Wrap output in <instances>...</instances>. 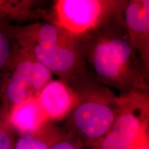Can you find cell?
<instances>
[{"instance_id":"6da1fadb","label":"cell","mask_w":149,"mask_h":149,"mask_svg":"<svg viewBox=\"0 0 149 149\" xmlns=\"http://www.w3.org/2000/svg\"><path fill=\"white\" fill-rule=\"evenodd\" d=\"M112 19L95 32L84 37L81 53L97 78L104 84L119 89L124 95L133 91L146 92V72L139 62L125 29L120 32L113 29Z\"/></svg>"},{"instance_id":"7a4b0ae2","label":"cell","mask_w":149,"mask_h":149,"mask_svg":"<svg viewBox=\"0 0 149 149\" xmlns=\"http://www.w3.org/2000/svg\"><path fill=\"white\" fill-rule=\"evenodd\" d=\"M79 102L68 116L69 131L84 146L93 149L107 133L116 118L117 97L100 92L79 93Z\"/></svg>"},{"instance_id":"3957f363","label":"cell","mask_w":149,"mask_h":149,"mask_svg":"<svg viewBox=\"0 0 149 149\" xmlns=\"http://www.w3.org/2000/svg\"><path fill=\"white\" fill-rule=\"evenodd\" d=\"M126 1L59 0L54 4L53 24L72 38L84 37L122 10Z\"/></svg>"},{"instance_id":"277c9868","label":"cell","mask_w":149,"mask_h":149,"mask_svg":"<svg viewBox=\"0 0 149 149\" xmlns=\"http://www.w3.org/2000/svg\"><path fill=\"white\" fill-rule=\"evenodd\" d=\"M116 118L95 149H132L148 133L149 103L146 91H133L117 97Z\"/></svg>"},{"instance_id":"5b68a950","label":"cell","mask_w":149,"mask_h":149,"mask_svg":"<svg viewBox=\"0 0 149 149\" xmlns=\"http://www.w3.org/2000/svg\"><path fill=\"white\" fill-rule=\"evenodd\" d=\"M35 60L33 56L22 48L13 56L0 87L4 114L17 104L29 98L37 97L33 79Z\"/></svg>"},{"instance_id":"8992f818","label":"cell","mask_w":149,"mask_h":149,"mask_svg":"<svg viewBox=\"0 0 149 149\" xmlns=\"http://www.w3.org/2000/svg\"><path fill=\"white\" fill-rule=\"evenodd\" d=\"M121 22L145 71L149 68V1H126Z\"/></svg>"},{"instance_id":"52a82bcc","label":"cell","mask_w":149,"mask_h":149,"mask_svg":"<svg viewBox=\"0 0 149 149\" xmlns=\"http://www.w3.org/2000/svg\"><path fill=\"white\" fill-rule=\"evenodd\" d=\"M76 42L53 45L34 44L22 48L64 80L73 77L80 69V53Z\"/></svg>"},{"instance_id":"ba28073f","label":"cell","mask_w":149,"mask_h":149,"mask_svg":"<svg viewBox=\"0 0 149 149\" xmlns=\"http://www.w3.org/2000/svg\"><path fill=\"white\" fill-rule=\"evenodd\" d=\"M79 93L66 81L52 79L40 91L37 100L48 120L51 122L64 119L79 102Z\"/></svg>"},{"instance_id":"9c48e42d","label":"cell","mask_w":149,"mask_h":149,"mask_svg":"<svg viewBox=\"0 0 149 149\" xmlns=\"http://www.w3.org/2000/svg\"><path fill=\"white\" fill-rule=\"evenodd\" d=\"M3 31L15 39L22 48L34 44L44 45L67 44L77 40L53 23L35 24L29 26H5Z\"/></svg>"},{"instance_id":"30bf717a","label":"cell","mask_w":149,"mask_h":149,"mask_svg":"<svg viewBox=\"0 0 149 149\" xmlns=\"http://www.w3.org/2000/svg\"><path fill=\"white\" fill-rule=\"evenodd\" d=\"M4 115L10 127L19 135L33 133L49 121L37 97L17 104Z\"/></svg>"},{"instance_id":"8fae6325","label":"cell","mask_w":149,"mask_h":149,"mask_svg":"<svg viewBox=\"0 0 149 149\" xmlns=\"http://www.w3.org/2000/svg\"><path fill=\"white\" fill-rule=\"evenodd\" d=\"M67 132L51 121L31 133L19 136L15 149H49L62 139Z\"/></svg>"},{"instance_id":"7c38bea8","label":"cell","mask_w":149,"mask_h":149,"mask_svg":"<svg viewBox=\"0 0 149 149\" xmlns=\"http://www.w3.org/2000/svg\"><path fill=\"white\" fill-rule=\"evenodd\" d=\"M32 1L0 0V27L4 26L10 20L24 22L39 17L40 13L33 9Z\"/></svg>"},{"instance_id":"4fadbf2b","label":"cell","mask_w":149,"mask_h":149,"mask_svg":"<svg viewBox=\"0 0 149 149\" xmlns=\"http://www.w3.org/2000/svg\"><path fill=\"white\" fill-rule=\"evenodd\" d=\"M8 36V33L0 29V87L5 76L3 73H6L13 56Z\"/></svg>"},{"instance_id":"5bb4252c","label":"cell","mask_w":149,"mask_h":149,"mask_svg":"<svg viewBox=\"0 0 149 149\" xmlns=\"http://www.w3.org/2000/svg\"><path fill=\"white\" fill-rule=\"evenodd\" d=\"M15 132L9 125L3 112L0 113V149H15Z\"/></svg>"},{"instance_id":"9a60e30c","label":"cell","mask_w":149,"mask_h":149,"mask_svg":"<svg viewBox=\"0 0 149 149\" xmlns=\"http://www.w3.org/2000/svg\"><path fill=\"white\" fill-rule=\"evenodd\" d=\"M84 145L80 139L71 131H67L66 135L54 144L49 149H82Z\"/></svg>"},{"instance_id":"2e32d148","label":"cell","mask_w":149,"mask_h":149,"mask_svg":"<svg viewBox=\"0 0 149 149\" xmlns=\"http://www.w3.org/2000/svg\"><path fill=\"white\" fill-rule=\"evenodd\" d=\"M132 149H149V136L148 133L145 134Z\"/></svg>"}]
</instances>
